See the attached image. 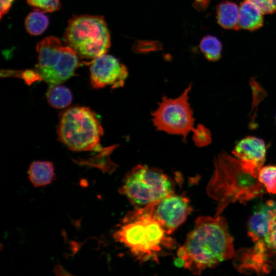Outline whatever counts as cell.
<instances>
[{
    "instance_id": "6da1fadb",
    "label": "cell",
    "mask_w": 276,
    "mask_h": 276,
    "mask_svg": "<svg viewBox=\"0 0 276 276\" xmlns=\"http://www.w3.org/2000/svg\"><path fill=\"white\" fill-rule=\"evenodd\" d=\"M233 241L224 217L200 216L179 248L177 256L185 269L200 275L235 255Z\"/></svg>"
},
{
    "instance_id": "7a4b0ae2",
    "label": "cell",
    "mask_w": 276,
    "mask_h": 276,
    "mask_svg": "<svg viewBox=\"0 0 276 276\" xmlns=\"http://www.w3.org/2000/svg\"><path fill=\"white\" fill-rule=\"evenodd\" d=\"M264 187L258 178L243 170L237 158L222 152L215 158L214 171L206 190L210 197L219 202L217 216L231 203L245 204L261 197Z\"/></svg>"
},
{
    "instance_id": "3957f363",
    "label": "cell",
    "mask_w": 276,
    "mask_h": 276,
    "mask_svg": "<svg viewBox=\"0 0 276 276\" xmlns=\"http://www.w3.org/2000/svg\"><path fill=\"white\" fill-rule=\"evenodd\" d=\"M151 216L140 209L129 212L113 234L116 242L126 246L140 262L158 263L164 249H172L176 242Z\"/></svg>"
},
{
    "instance_id": "277c9868",
    "label": "cell",
    "mask_w": 276,
    "mask_h": 276,
    "mask_svg": "<svg viewBox=\"0 0 276 276\" xmlns=\"http://www.w3.org/2000/svg\"><path fill=\"white\" fill-rule=\"evenodd\" d=\"M59 140L74 151H98L103 128L90 109L74 106L65 110L57 128Z\"/></svg>"
},
{
    "instance_id": "5b68a950",
    "label": "cell",
    "mask_w": 276,
    "mask_h": 276,
    "mask_svg": "<svg viewBox=\"0 0 276 276\" xmlns=\"http://www.w3.org/2000/svg\"><path fill=\"white\" fill-rule=\"evenodd\" d=\"M64 41L79 57L93 60L107 53L110 45V36L103 16L76 15L68 21Z\"/></svg>"
},
{
    "instance_id": "8992f818",
    "label": "cell",
    "mask_w": 276,
    "mask_h": 276,
    "mask_svg": "<svg viewBox=\"0 0 276 276\" xmlns=\"http://www.w3.org/2000/svg\"><path fill=\"white\" fill-rule=\"evenodd\" d=\"M38 53L35 72L50 85L59 84L75 75L79 56L71 47L62 45L55 36H49L36 45Z\"/></svg>"
},
{
    "instance_id": "52a82bcc",
    "label": "cell",
    "mask_w": 276,
    "mask_h": 276,
    "mask_svg": "<svg viewBox=\"0 0 276 276\" xmlns=\"http://www.w3.org/2000/svg\"><path fill=\"white\" fill-rule=\"evenodd\" d=\"M119 192L133 203L147 204L173 194V183L162 171L138 165L126 175Z\"/></svg>"
},
{
    "instance_id": "ba28073f",
    "label": "cell",
    "mask_w": 276,
    "mask_h": 276,
    "mask_svg": "<svg viewBox=\"0 0 276 276\" xmlns=\"http://www.w3.org/2000/svg\"><path fill=\"white\" fill-rule=\"evenodd\" d=\"M189 85L177 97H163L156 109L152 113L154 126L159 131L181 135L185 139L194 128V118L189 102Z\"/></svg>"
},
{
    "instance_id": "9c48e42d",
    "label": "cell",
    "mask_w": 276,
    "mask_h": 276,
    "mask_svg": "<svg viewBox=\"0 0 276 276\" xmlns=\"http://www.w3.org/2000/svg\"><path fill=\"white\" fill-rule=\"evenodd\" d=\"M153 217L168 235L182 224L192 211L189 199L174 194L154 201L140 208Z\"/></svg>"
},
{
    "instance_id": "30bf717a",
    "label": "cell",
    "mask_w": 276,
    "mask_h": 276,
    "mask_svg": "<svg viewBox=\"0 0 276 276\" xmlns=\"http://www.w3.org/2000/svg\"><path fill=\"white\" fill-rule=\"evenodd\" d=\"M90 83L95 88L122 87L128 76L127 67L116 57L104 54L90 62Z\"/></svg>"
},
{
    "instance_id": "8fae6325",
    "label": "cell",
    "mask_w": 276,
    "mask_h": 276,
    "mask_svg": "<svg viewBox=\"0 0 276 276\" xmlns=\"http://www.w3.org/2000/svg\"><path fill=\"white\" fill-rule=\"evenodd\" d=\"M254 246L242 248L236 254L234 264L244 273H267L276 268L275 250L269 248L265 242H254Z\"/></svg>"
},
{
    "instance_id": "7c38bea8",
    "label": "cell",
    "mask_w": 276,
    "mask_h": 276,
    "mask_svg": "<svg viewBox=\"0 0 276 276\" xmlns=\"http://www.w3.org/2000/svg\"><path fill=\"white\" fill-rule=\"evenodd\" d=\"M266 153L265 142L253 136L242 139L232 151V153L239 159L243 170L257 178L265 162Z\"/></svg>"
},
{
    "instance_id": "4fadbf2b",
    "label": "cell",
    "mask_w": 276,
    "mask_h": 276,
    "mask_svg": "<svg viewBox=\"0 0 276 276\" xmlns=\"http://www.w3.org/2000/svg\"><path fill=\"white\" fill-rule=\"evenodd\" d=\"M263 25V13L252 2L245 0L239 7L238 27L248 31H255Z\"/></svg>"
},
{
    "instance_id": "5bb4252c",
    "label": "cell",
    "mask_w": 276,
    "mask_h": 276,
    "mask_svg": "<svg viewBox=\"0 0 276 276\" xmlns=\"http://www.w3.org/2000/svg\"><path fill=\"white\" fill-rule=\"evenodd\" d=\"M30 181L35 187L46 186L55 179L53 164L49 161H35L28 170Z\"/></svg>"
},
{
    "instance_id": "9a60e30c",
    "label": "cell",
    "mask_w": 276,
    "mask_h": 276,
    "mask_svg": "<svg viewBox=\"0 0 276 276\" xmlns=\"http://www.w3.org/2000/svg\"><path fill=\"white\" fill-rule=\"evenodd\" d=\"M267 221V208L265 204L254 213L248 223V234L254 242H264Z\"/></svg>"
},
{
    "instance_id": "2e32d148",
    "label": "cell",
    "mask_w": 276,
    "mask_h": 276,
    "mask_svg": "<svg viewBox=\"0 0 276 276\" xmlns=\"http://www.w3.org/2000/svg\"><path fill=\"white\" fill-rule=\"evenodd\" d=\"M217 19L218 24L226 29L239 30V7L232 2L225 1L216 7Z\"/></svg>"
},
{
    "instance_id": "e0dca14e",
    "label": "cell",
    "mask_w": 276,
    "mask_h": 276,
    "mask_svg": "<svg viewBox=\"0 0 276 276\" xmlns=\"http://www.w3.org/2000/svg\"><path fill=\"white\" fill-rule=\"evenodd\" d=\"M46 95L49 104L55 108H65L71 104L73 100L71 90L59 84L50 85Z\"/></svg>"
},
{
    "instance_id": "ac0fdd59",
    "label": "cell",
    "mask_w": 276,
    "mask_h": 276,
    "mask_svg": "<svg viewBox=\"0 0 276 276\" xmlns=\"http://www.w3.org/2000/svg\"><path fill=\"white\" fill-rule=\"evenodd\" d=\"M266 204L268 221L264 242L269 248L276 250V202L269 200Z\"/></svg>"
},
{
    "instance_id": "d6986e66",
    "label": "cell",
    "mask_w": 276,
    "mask_h": 276,
    "mask_svg": "<svg viewBox=\"0 0 276 276\" xmlns=\"http://www.w3.org/2000/svg\"><path fill=\"white\" fill-rule=\"evenodd\" d=\"M199 48L205 58L211 61H216L221 57L222 44L216 37L206 35L203 37Z\"/></svg>"
},
{
    "instance_id": "ffe728a7",
    "label": "cell",
    "mask_w": 276,
    "mask_h": 276,
    "mask_svg": "<svg viewBox=\"0 0 276 276\" xmlns=\"http://www.w3.org/2000/svg\"><path fill=\"white\" fill-rule=\"evenodd\" d=\"M49 25V19L43 13L37 11L31 12L26 17L25 26L29 34L38 35L45 31Z\"/></svg>"
},
{
    "instance_id": "44dd1931",
    "label": "cell",
    "mask_w": 276,
    "mask_h": 276,
    "mask_svg": "<svg viewBox=\"0 0 276 276\" xmlns=\"http://www.w3.org/2000/svg\"><path fill=\"white\" fill-rule=\"evenodd\" d=\"M258 178L268 193L276 194V165L262 167Z\"/></svg>"
},
{
    "instance_id": "7402d4cb",
    "label": "cell",
    "mask_w": 276,
    "mask_h": 276,
    "mask_svg": "<svg viewBox=\"0 0 276 276\" xmlns=\"http://www.w3.org/2000/svg\"><path fill=\"white\" fill-rule=\"evenodd\" d=\"M35 11L42 13L52 12L60 9L59 0H26Z\"/></svg>"
},
{
    "instance_id": "603a6c76",
    "label": "cell",
    "mask_w": 276,
    "mask_h": 276,
    "mask_svg": "<svg viewBox=\"0 0 276 276\" xmlns=\"http://www.w3.org/2000/svg\"><path fill=\"white\" fill-rule=\"evenodd\" d=\"M194 132V140L196 145L204 146L208 145L211 142V135L210 130L202 125L195 128Z\"/></svg>"
},
{
    "instance_id": "cb8c5ba5",
    "label": "cell",
    "mask_w": 276,
    "mask_h": 276,
    "mask_svg": "<svg viewBox=\"0 0 276 276\" xmlns=\"http://www.w3.org/2000/svg\"><path fill=\"white\" fill-rule=\"evenodd\" d=\"M257 6L263 14H271L274 12L270 0H247Z\"/></svg>"
},
{
    "instance_id": "d4e9b609",
    "label": "cell",
    "mask_w": 276,
    "mask_h": 276,
    "mask_svg": "<svg viewBox=\"0 0 276 276\" xmlns=\"http://www.w3.org/2000/svg\"><path fill=\"white\" fill-rule=\"evenodd\" d=\"M13 0H1L0 17L5 15L10 8Z\"/></svg>"
},
{
    "instance_id": "484cf974",
    "label": "cell",
    "mask_w": 276,
    "mask_h": 276,
    "mask_svg": "<svg viewBox=\"0 0 276 276\" xmlns=\"http://www.w3.org/2000/svg\"><path fill=\"white\" fill-rule=\"evenodd\" d=\"M274 12L276 11V0H270Z\"/></svg>"
},
{
    "instance_id": "4316f807",
    "label": "cell",
    "mask_w": 276,
    "mask_h": 276,
    "mask_svg": "<svg viewBox=\"0 0 276 276\" xmlns=\"http://www.w3.org/2000/svg\"><path fill=\"white\" fill-rule=\"evenodd\" d=\"M275 122H276V116H275Z\"/></svg>"
}]
</instances>
